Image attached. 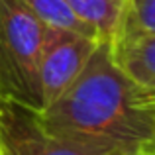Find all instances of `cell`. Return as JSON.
<instances>
[{"mask_svg": "<svg viewBox=\"0 0 155 155\" xmlns=\"http://www.w3.org/2000/svg\"><path fill=\"white\" fill-rule=\"evenodd\" d=\"M39 118L51 136L84 147L120 155L155 147V92L122 73L106 41Z\"/></svg>", "mask_w": 155, "mask_h": 155, "instance_id": "obj_1", "label": "cell"}, {"mask_svg": "<svg viewBox=\"0 0 155 155\" xmlns=\"http://www.w3.org/2000/svg\"><path fill=\"white\" fill-rule=\"evenodd\" d=\"M43 31L45 24L20 0H0V98L38 112Z\"/></svg>", "mask_w": 155, "mask_h": 155, "instance_id": "obj_2", "label": "cell"}, {"mask_svg": "<svg viewBox=\"0 0 155 155\" xmlns=\"http://www.w3.org/2000/svg\"><path fill=\"white\" fill-rule=\"evenodd\" d=\"M100 39L77 31L45 26L39 55L41 110L57 100L81 75Z\"/></svg>", "mask_w": 155, "mask_h": 155, "instance_id": "obj_3", "label": "cell"}, {"mask_svg": "<svg viewBox=\"0 0 155 155\" xmlns=\"http://www.w3.org/2000/svg\"><path fill=\"white\" fill-rule=\"evenodd\" d=\"M0 155H120L51 136L38 110L0 98Z\"/></svg>", "mask_w": 155, "mask_h": 155, "instance_id": "obj_4", "label": "cell"}, {"mask_svg": "<svg viewBox=\"0 0 155 155\" xmlns=\"http://www.w3.org/2000/svg\"><path fill=\"white\" fill-rule=\"evenodd\" d=\"M106 43L122 73L155 92V34H120Z\"/></svg>", "mask_w": 155, "mask_h": 155, "instance_id": "obj_5", "label": "cell"}, {"mask_svg": "<svg viewBox=\"0 0 155 155\" xmlns=\"http://www.w3.org/2000/svg\"><path fill=\"white\" fill-rule=\"evenodd\" d=\"M83 22L94 28L100 41L114 38L126 0H63Z\"/></svg>", "mask_w": 155, "mask_h": 155, "instance_id": "obj_6", "label": "cell"}, {"mask_svg": "<svg viewBox=\"0 0 155 155\" xmlns=\"http://www.w3.org/2000/svg\"><path fill=\"white\" fill-rule=\"evenodd\" d=\"M20 2L30 8L45 26H53V28H61V30L77 31V34H83V35L98 38L94 28L88 26L87 22H83L63 0H20Z\"/></svg>", "mask_w": 155, "mask_h": 155, "instance_id": "obj_7", "label": "cell"}, {"mask_svg": "<svg viewBox=\"0 0 155 155\" xmlns=\"http://www.w3.org/2000/svg\"><path fill=\"white\" fill-rule=\"evenodd\" d=\"M120 34H155V0H126L114 38Z\"/></svg>", "mask_w": 155, "mask_h": 155, "instance_id": "obj_8", "label": "cell"}, {"mask_svg": "<svg viewBox=\"0 0 155 155\" xmlns=\"http://www.w3.org/2000/svg\"><path fill=\"white\" fill-rule=\"evenodd\" d=\"M134 155H155V147L153 149H145V151H140V153H134Z\"/></svg>", "mask_w": 155, "mask_h": 155, "instance_id": "obj_9", "label": "cell"}]
</instances>
